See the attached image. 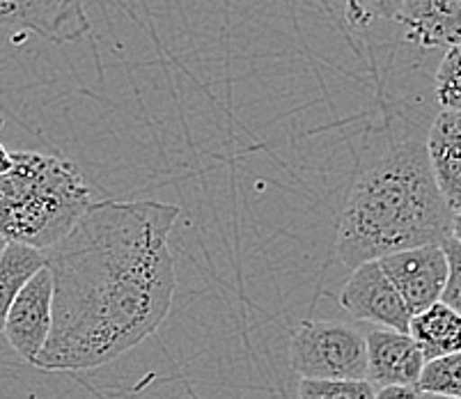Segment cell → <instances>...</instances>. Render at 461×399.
<instances>
[{"mask_svg": "<svg viewBox=\"0 0 461 399\" xmlns=\"http://www.w3.org/2000/svg\"><path fill=\"white\" fill-rule=\"evenodd\" d=\"M177 218L175 204L106 200L90 204L71 232L44 250L53 276V326L35 367H102L166 322L177 289L167 246Z\"/></svg>", "mask_w": 461, "mask_h": 399, "instance_id": "1", "label": "cell"}, {"mask_svg": "<svg viewBox=\"0 0 461 399\" xmlns=\"http://www.w3.org/2000/svg\"><path fill=\"white\" fill-rule=\"evenodd\" d=\"M452 213L431 175L427 142L388 136L356 172L338 221L339 259L356 268L409 248L443 243Z\"/></svg>", "mask_w": 461, "mask_h": 399, "instance_id": "2", "label": "cell"}, {"mask_svg": "<svg viewBox=\"0 0 461 399\" xmlns=\"http://www.w3.org/2000/svg\"><path fill=\"white\" fill-rule=\"evenodd\" d=\"M0 175V237L49 250L71 232L90 207V188L78 168L53 154L12 152Z\"/></svg>", "mask_w": 461, "mask_h": 399, "instance_id": "3", "label": "cell"}, {"mask_svg": "<svg viewBox=\"0 0 461 399\" xmlns=\"http://www.w3.org/2000/svg\"><path fill=\"white\" fill-rule=\"evenodd\" d=\"M289 365L301 379H366V335L339 322H303L289 342Z\"/></svg>", "mask_w": 461, "mask_h": 399, "instance_id": "4", "label": "cell"}, {"mask_svg": "<svg viewBox=\"0 0 461 399\" xmlns=\"http://www.w3.org/2000/svg\"><path fill=\"white\" fill-rule=\"evenodd\" d=\"M376 262L402 296L411 317L441 301L447 283V258L441 243L409 248Z\"/></svg>", "mask_w": 461, "mask_h": 399, "instance_id": "5", "label": "cell"}, {"mask_svg": "<svg viewBox=\"0 0 461 399\" xmlns=\"http://www.w3.org/2000/svg\"><path fill=\"white\" fill-rule=\"evenodd\" d=\"M53 326V276L44 267L32 276L31 283L21 289L7 313L5 333L7 342L26 363L35 365Z\"/></svg>", "mask_w": 461, "mask_h": 399, "instance_id": "6", "label": "cell"}, {"mask_svg": "<svg viewBox=\"0 0 461 399\" xmlns=\"http://www.w3.org/2000/svg\"><path fill=\"white\" fill-rule=\"evenodd\" d=\"M339 305L360 322L376 323L379 329L409 333L411 313L393 283L385 278L376 262H366L354 268L351 278L339 294Z\"/></svg>", "mask_w": 461, "mask_h": 399, "instance_id": "7", "label": "cell"}, {"mask_svg": "<svg viewBox=\"0 0 461 399\" xmlns=\"http://www.w3.org/2000/svg\"><path fill=\"white\" fill-rule=\"evenodd\" d=\"M0 28H21L67 44L90 31L83 0H0Z\"/></svg>", "mask_w": 461, "mask_h": 399, "instance_id": "8", "label": "cell"}, {"mask_svg": "<svg viewBox=\"0 0 461 399\" xmlns=\"http://www.w3.org/2000/svg\"><path fill=\"white\" fill-rule=\"evenodd\" d=\"M367 372L366 379L376 390L409 385L416 388L425 367V356L409 333L375 329L366 335Z\"/></svg>", "mask_w": 461, "mask_h": 399, "instance_id": "9", "label": "cell"}, {"mask_svg": "<svg viewBox=\"0 0 461 399\" xmlns=\"http://www.w3.org/2000/svg\"><path fill=\"white\" fill-rule=\"evenodd\" d=\"M395 21L406 40L422 49L461 44V0H402Z\"/></svg>", "mask_w": 461, "mask_h": 399, "instance_id": "10", "label": "cell"}, {"mask_svg": "<svg viewBox=\"0 0 461 399\" xmlns=\"http://www.w3.org/2000/svg\"><path fill=\"white\" fill-rule=\"evenodd\" d=\"M431 175L450 213H461V113L441 111L425 138Z\"/></svg>", "mask_w": 461, "mask_h": 399, "instance_id": "11", "label": "cell"}, {"mask_svg": "<svg viewBox=\"0 0 461 399\" xmlns=\"http://www.w3.org/2000/svg\"><path fill=\"white\" fill-rule=\"evenodd\" d=\"M409 335L416 340L427 360L461 354V314L446 304H434L411 317Z\"/></svg>", "mask_w": 461, "mask_h": 399, "instance_id": "12", "label": "cell"}, {"mask_svg": "<svg viewBox=\"0 0 461 399\" xmlns=\"http://www.w3.org/2000/svg\"><path fill=\"white\" fill-rule=\"evenodd\" d=\"M44 267V250L23 246V243H7L5 253L0 255V333H3L14 298Z\"/></svg>", "mask_w": 461, "mask_h": 399, "instance_id": "13", "label": "cell"}, {"mask_svg": "<svg viewBox=\"0 0 461 399\" xmlns=\"http://www.w3.org/2000/svg\"><path fill=\"white\" fill-rule=\"evenodd\" d=\"M416 388L422 394L461 399V354L427 360Z\"/></svg>", "mask_w": 461, "mask_h": 399, "instance_id": "14", "label": "cell"}, {"mask_svg": "<svg viewBox=\"0 0 461 399\" xmlns=\"http://www.w3.org/2000/svg\"><path fill=\"white\" fill-rule=\"evenodd\" d=\"M299 399H376V388L367 379H301Z\"/></svg>", "mask_w": 461, "mask_h": 399, "instance_id": "15", "label": "cell"}, {"mask_svg": "<svg viewBox=\"0 0 461 399\" xmlns=\"http://www.w3.org/2000/svg\"><path fill=\"white\" fill-rule=\"evenodd\" d=\"M436 102L441 111L461 113V44L446 49L434 78Z\"/></svg>", "mask_w": 461, "mask_h": 399, "instance_id": "16", "label": "cell"}, {"mask_svg": "<svg viewBox=\"0 0 461 399\" xmlns=\"http://www.w3.org/2000/svg\"><path fill=\"white\" fill-rule=\"evenodd\" d=\"M347 21L356 28L370 26L376 19H395L402 0H339Z\"/></svg>", "mask_w": 461, "mask_h": 399, "instance_id": "17", "label": "cell"}, {"mask_svg": "<svg viewBox=\"0 0 461 399\" xmlns=\"http://www.w3.org/2000/svg\"><path fill=\"white\" fill-rule=\"evenodd\" d=\"M447 258V283L443 289L441 304L461 314V246L452 237L441 243Z\"/></svg>", "mask_w": 461, "mask_h": 399, "instance_id": "18", "label": "cell"}, {"mask_svg": "<svg viewBox=\"0 0 461 399\" xmlns=\"http://www.w3.org/2000/svg\"><path fill=\"white\" fill-rule=\"evenodd\" d=\"M376 399H422V393L409 385H395V388L376 390Z\"/></svg>", "mask_w": 461, "mask_h": 399, "instance_id": "19", "label": "cell"}, {"mask_svg": "<svg viewBox=\"0 0 461 399\" xmlns=\"http://www.w3.org/2000/svg\"><path fill=\"white\" fill-rule=\"evenodd\" d=\"M14 161H12V152H7L5 147L0 145V175H7L12 170Z\"/></svg>", "mask_w": 461, "mask_h": 399, "instance_id": "20", "label": "cell"}, {"mask_svg": "<svg viewBox=\"0 0 461 399\" xmlns=\"http://www.w3.org/2000/svg\"><path fill=\"white\" fill-rule=\"evenodd\" d=\"M450 237L455 239L456 243L461 246V213H455L452 216V228H450Z\"/></svg>", "mask_w": 461, "mask_h": 399, "instance_id": "21", "label": "cell"}, {"mask_svg": "<svg viewBox=\"0 0 461 399\" xmlns=\"http://www.w3.org/2000/svg\"><path fill=\"white\" fill-rule=\"evenodd\" d=\"M7 243H10V241H7V239H5V237H0V255L5 253V248H7Z\"/></svg>", "mask_w": 461, "mask_h": 399, "instance_id": "22", "label": "cell"}, {"mask_svg": "<svg viewBox=\"0 0 461 399\" xmlns=\"http://www.w3.org/2000/svg\"><path fill=\"white\" fill-rule=\"evenodd\" d=\"M422 399H450V397H436V394H422Z\"/></svg>", "mask_w": 461, "mask_h": 399, "instance_id": "23", "label": "cell"}, {"mask_svg": "<svg viewBox=\"0 0 461 399\" xmlns=\"http://www.w3.org/2000/svg\"><path fill=\"white\" fill-rule=\"evenodd\" d=\"M0 127H3V122H0Z\"/></svg>", "mask_w": 461, "mask_h": 399, "instance_id": "24", "label": "cell"}]
</instances>
